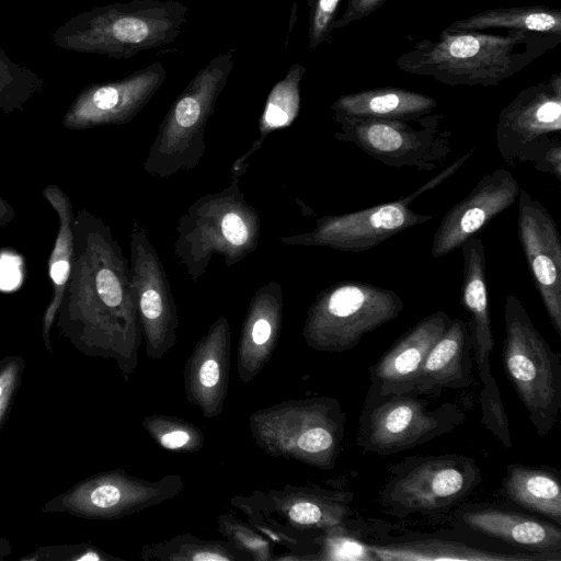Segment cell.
Returning <instances> with one entry per match:
<instances>
[{
	"label": "cell",
	"mask_w": 561,
	"mask_h": 561,
	"mask_svg": "<svg viewBox=\"0 0 561 561\" xmlns=\"http://www.w3.org/2000/svg\"><path fill=\"white\" fill-rule=\"evenodd\" d=\"M561 42V36L506 30H444L437 41L424 39L401 54L403 72L432 77L447 85L494 87L520 72Z\"/></svg>",
	"instance_id": "1"
},
{
	"label": "cell",
	"mask_w": 561,
	"mask_h": 561,
	"mask_svg": "<svg viewBox=\"0 0 561 561\" xmlns=\"http://www.w3.org/2000/svg\"><path fill=\"white\" fill-rule=\"evenodd\" d=\"M188 12L187 5L174 0L114 2L68 19L51 38L67 50L127 59L173 43Z\"/></svg>",
	"instance_id": "2"
},
{
	"label": "cell",
	"mask_w": 561,
	"mask_h": 561,
	"mask_svg": "<svg viewBox=\"0 0 561 561\" xmlns=\"http://www.w3.org/2000/svg\"><path fill=\"white\" fill-rule=\"evenodd\" d=\"M502 360L507 379L540 437L554 427L561 409V356L534 324L514 295L504 304Z\"/></svg>",
	"instance_id": "3"
},
{
	"label": "cell",
	"mask_w": 561,
	"mask_h": 561,
	"mask_svg": "<svg viewBox=\"0 0 561 561\" xmlns=\"http://www.w3.org/2000/svg\"><path fill=\"white\" fill-rule=\"evenodd\" d=\"M419 393L380 394L368 387L358 419L357 446L366 453L389 456L450 433L465 422V412L456 403L431 408Z\"/></svg>",
	"instance_id": "4"
},
{
	"label": "cell",
	"mask_w": 561,
	"mask_h": 561,
	"mask_svg": "<svg viewBox=\"0 0 561 561\" xmlns=\"http://www.w3.org/2000/svg\"><path fill=\"white\" fill-rule=\"evenodd\" d=\"M481 482V470L468 456H411L390 468L379 503L386 513L398 518L438 514L462 501Z\"/></svg>",
	"instance_id": "5"
},
{
	"label": "cell",
	"mask_w": 561,
	"mask_h": 561,
	"mask_svg": "<svg viewBox=\"0 0 561 561\" xmlns=\"http://www.w3.org/2000/svg\"><path fill=\"white\" fill-rule=\"evenodd\" d=\"M443 117L339 119L335 138L354 144L388 167L427 172L440 167L453 151L451 130L439 127Z\"/></svg>",
	"instance_id": "6"
},
{
	"label": "cell",
	"mask_w": 561,
	"mask_h": 561,
	"mask_svg": "<svg viewBox=\"0 0 561 561\" xmlns=\"http://www.w3.org/2000/svg\"><path fill=\"white\" fill-rule=\"evenodd\" d=\"M404 302L393 290L358 280L335 284L317 305V343L329 351L356 347L369 332L394 320Z\"/></svg>",
	"instance_id": "7"
},
{
	"label": "cell",
	"mask_w": 561,
	"mask_h": 561,
	"mask_svg": "<svg viewBox=\"0 0 561 561\" xmlns=\"http://www.w3.org/2000/svg\"><path fill=\"white\" fill-rule=\"evenodd\" d=\"M561 72L523 89L499 114L495 141L511 167L536 163L561 141Z\"/></svg>",
	"instance_id": "8"
},
{
	"label": "cell",
	"mask_w": 561,
	"mask_h": 561,
	"mask_svg": "<svg viewBox=\"0 0 561 561\" xmlns=\"http://www.w3.org/2000/svg\"><path fill=\"white\" fill-rule=\"evenodd\" d=\"M472 152L473 148L408 196L323 219L314 234V242L341 251L364 252L400 232L425 224L434 216L414 211L411 203L454 175Z\"/></svg>",
	"instance_id": "9"
},
{
	"label": "cell",
	"mask_w": 561,
	"mask_h": 561,
	"mask_svg": "<svg viewBox=\"0 0 561 561\" xmlns=\"http://www.w3.org/2000/svg\"><path fill=\"white\" fill-rule=\"evenodd\" d=\"M517 236L534 284L557 334L561 336V239L547 207L520 188Z\"/></svg>",
	"instance_id": "10"
},
{
	"label": "cell",
	"mask_w": 561,
	"mask_h": 561,
	"mask_svg": "<svg viewBox=\"0 0 561 561\" xmlns=\"http://www.w3.org/2000/svg\"><path fill=\"white\" fill-rule=\"evenodd\" d=\"M165 78V67L154 61L123 79L90 84L71 102L61 125L66 129L83 130L129 119Z\"/></svg>",
	"instance_id": "11"
},
{
	"label": "cell",
	"mask_w": 561,
	"mask_h": 561,
	"mask_svg": "<svg viewBox=\"0 0 561 561\" xmlns=\"http://www.w3.org/2000/svg\"><path fill=\"white\" fill-rule=\"evenodd\" d=\"M520 186L506 169L484 174L472 190L442 218L434 233L431 255L440 259L459 249L493 218L516 203Z\"/></svg>",
	"instance_id": "12"
},
{
	"label": "cell",
	"mask_w": 561,
	"mask_h": 561,
	"mask_svg": "<svg viewBox=\"0 0 561 561\" xmlns=\"http://www.w3.org/2000/svg\"><path fill=\"white\" fill-rule=\"evenodd\" d=\"M450 322L449 314L442 310L417 321L368 368L369 388L380 394L415 390L427 354Z\"/></svg>",
	"instance_id": "13"
},
{
	"label": "cell",
	"mask_w": 561,
	"mask_h": 561,
	"mask_svg": "<svg viewBox=\"0 0 561 561\" xmlns=\"http://www.w3.org/2000/svg\"><path fill=\"white\" fill-rule=\"evenodd\" d=\"M465 528L527 551L561 560V529L542 519L492 505H468L456 512Z\"/></svg>",
	"instance_id": "14"
},
{
	"label": "cell",
	"mask_w": 561,
	"mask_h": 561,
	"mask_svg": "<svg viewBox=\"0 0 561 561\" xmlns=\"http://www.w3.org/2000/svg\"><path fill=\"white\" fill-rule=\"evenodd\" d=\"M459 249L463 259L461 305L469 314L467 322L479 377L483 388H495L499 386L490 364L494 337L488 298L484 243L474 236Z\"/></svg>",
	"instance_id": "15"
},
{
	"label": "cell",
	"mask_w": 561,
	"mask_h": 561,
	"mask_svg": "<svg viewBox=\"0 0 561 561\" xmlns=\"http://www.w3.org/2000/svg\"><path fill=\"white\" fill-rule=\"evenodd\" d=\"M473 352L467 320L451 319L447 330L427 354L419 375L415 391L422 394L442 389H463L474 382Z\"/></svg>",
	"instance_id": "16"
},
{
	"label": "cell",
	"mask_w": 561,
	"mask_h": 561,
	"mask_svg": "<svg viewBox=\"0 0 561 561\" xmlns=\"http://www.w3.org/2000/svg\"><path fill=\"white\" fill-rule=\"evenodd\" d=\"M436 106L437 101L430 95L385 87L341 95L331 108L335 121L407 119L432 114Z\"/></svg>",
	"instance_id": "17"
},
{
	"label": "cell",
	"mask_w": 561,
	"mask_h": 561,
	"mask_svg": "<svg viewBox=\"0 0 561 561\" xmlns=\"http://www.w3.org/2000/svg\"><path fill=\"white\" fill-rule=\"evenodd\" d=\"M43 197L55 210L58 229L54 247L48 257V275L51 284V297L43 316L42 333L49 352L50 331L68 282L73 260V206L69 195L57 184H48L42 191Z\"/></svg>",
	"instance_id": "18"
},
{
	"label": "cell",
	"mask_w": 561,
	"mask_h": 561,
	"mask_svg": "<svg viewBox=\"0 0 561 561\" xmlns=\"http://www.w3.org/2000/svg\"><path fill=\"white\" fill-rule=\"evenodd\" d=\"M369 549L375 560L380 561H559L557 558L547 554H507L501 551L471 547L463 542L432 538L386 545L369 543Z\"/></svg>",
	"instance_id": "19"
},
{
	"label": "cell",
	"mask_w": 561,
	"mask_h": 561,
	"mask_svg": "<svg viewBox=\"0 0 561 561\" xmlns=\"http://www.w3.org/2000/svg\"><path fill=\"white\" fill-rule=\"evenodd\" d=\"M503 493L514 504L561 525V482L557 470L522 463L508 465Z\"/></svg>",
	"instance_id": "20"
},
{
	"label": "cell",
	"mask_w": 561,
	"mask_h": 561,
	"mask_svg": "<svg viewBox=\"0 0 561 561\" xmlns=\"http://www.w3.org/2000/svg\"><path fill=\"white\" fill-rule=\"evenodd\" d=\"M446 30H515L561 36V10L547 5L486 9L454 21Z\"/></svg>",
	"instance_id": "21"
},
{
	"label": "cell",
	"mask_w": 561,
	"mask_h": 561,
	"mask_svg": "<svg viewBox=\"0 0 561 561\" xmlns=\"http://www.w3.org/2000/svg\"><path fill=\"white\" fill-rule=\"evenodd\" d=\"M44 87V80L33 69L14 62L0 46V112L22 111Z\"/></svg>",
	"instance_id": "22"
},
{
	"label": "cell",
	"mask_w": 561,
	"mask_h": 561,
	"mask_svg": "<svg viewBox=\"0 0 561 561\" xmlns=\"http://www.w3.org/2000/svg\"><path fill=\"white\" fill-rule=\"evenodd\" d=\"M305 73L306 68L296 62L273 87L263 114L266 126L280 127L295 117L299 108L300 83Z\"/></svg>",
	"instance_id": "23"
},
{
	"label": "cell",
	"mask_w": 561,
	"mask_h": 561,
	"mask_svg": "<svg viewBox=\"0 0 561 561\" xmlns=\"http://www.w3.org/2000/svg\"><path fill=\"white\" fill-rule=\"evenodd\" d=\"M341 0H309L308 45L311 50L330 42Z\"/></svg>",
	"instance_id": "24"
},
{
	"label": "cell",
	"mask_w": 561,
	"mask_h": 561,
	"mask_svg": "<svg viewBox=\"0 0 561 561\" xmlns=\"http://www.w3.org/2000/svg\"><path fill=\"white\" fill-rule=\"evenodd\" d=\"M25 365V359L21 355H8L0 358V432L9 417L14 398L21 387Z\"/></svg>",
	"instance_id": "25"
},
{
	"label": "cell",
	"mask_w": 561,
	"mask_h": 561,
	"mask_svg": "<svg viewBox=\"0 0 561 561\" xmlns=\"http://www.w3.org/2000/svg\"><path fill=\"white\" fill-rule=\"evenodd\" d=\"M482 423L506 448L512 447L508 419L503 405L501 391L481 390Z\"/></svg>",
	"instance_id": "26"
},
{
	"label": "cell",
	"mask_w": 561,
	"mask_h": 561,
	"mask_svg": "<svg viewBox=\"0 0 561 561\" xmlns=\"http://www.w3.org/2000/svg\"><path fill=\"white\" fill-rule=\"evenodd\" d=\"M26 561H90L101 560V556L84 545H47L42 546L31 552L30 556L22 557Z\"/></svg>",
	"instance_id": "27"
},
{
	"label": "cell",
	"mask_w": 561,
	"mask_h": 561,
	"mask_svg": "<svg viewBox=\"0 0 561 561\" xmlns=\"http://www.w3.org/2000/svg\"><path fill=\"white\" fill-rule=\"evenodd\" d=\"M289 517L300 525H317L323 520L329 524L340 525L348 516L333 512H325L321 505L305 501L291 506Z\"/></svg>",
	"instance_id": "28"
},
{
	"label": "cell",
	"mask_w": 561,
	"mask_h": 561,
	"mask_svg": "<svg viewBox=\"0 0 561 561\" xmlns=\"http://www.w3.org/2000/svg\"><path fill=\"white\" fill-rule=\"evenodd\" d=\"M387 0H347L346 7L340 16H336L334 30H342L350 24L360 21L377 9Z\"/></svg>",
	"instance_id": "29"
},
{
	"label": "cell",
	"mask_w": 561,
	"mask_h": 561,
	"mask_svg": "<svg viewBox=\"0 0 561 561\" xmlns=\"http://www.w3.org/2000/svg\"><path fill=\"white\" fill-rule=\"evenodd\" d=\"M331 558L336 560L370 561L375 560L369 543L352 537H342L332 545Z\"/></svg>",
	"instance_id": "30"
},
{
	"label": "cell",
	"mask_w": 561,
	"mask_h": 561,
	"mask_svg": "<svg viewBox=\"0 0 561 561\" xmlns=\"http://www.w3.org/2000/svg\"><path fill=\"white\" fill-rule=\"evenodd\" d=\"M540 172L553 175L558 181L561 180V141L550 147L541 158L533 164Z\"/></svg>",
	"instance_id": "31"
},
{
	"label": "cell",
	"mask_w": 561,
	"mask_h": 561,
	"mask_svg": "<svg viewBox=\"0 0 561 561\" xmlns=\"http://www.w3.org/2000/svg\"><path fill=\"white\" fill-rule=\"evenodd\" d=\"M225 238L234 245L243 244L248 239V229L237 214H227L222 219Z\"/></svg>",
	"instance_id": "32"
},
{
	"label": "cell",
	"mask_w": 561,
	"mask_h": 561,
	"mask_svg": "<svg viewBox=\"0 0 561 561\" xmlns=\"http://www.w3.org/2000/svg\"><path fill=\"white\" fill-rule=\"evenodd\" d=\"M140 307L146 318L157 319L162 310L159 294L153 289L146 290L141 296Z\"/></svg>",
	"instance_id": "33"
},
{
	"label": "cell",
	"mask_w": 561,
	"mask_h": 561,
	"mask_svg": "<svg viewBox=\"0 0 561 561\" xmlns=\"http://www.w3.org/2000/svg\"><path fill=\"white\" fill-rule=\"evenodd\" d=\"M219 380V367L214 359L206 360L199 370V381L204 387H214Z\"/></svg>",
	"instance_id": "34"
},
{
	"label": "cell",
	"mask_w": 561,
	"mask_h": 561,
	"mask_svg": "<svg viewBox=\"0 0 561 561\" xmlns=\"http://www.w3.org/2000/svg\"><path fill=\"white\" fill-rule=\"evenodd\" d=\"M190 439V436L184 431H174L164 434L161 437V444L168 449H175L184 446Z\"/></svg>",
	"instance_id": "35"
},
{
	"label": "cell",
	"mask_w": 561,
	"mask_h": 561,
	"mask_svg": "<svg viewBox=\"0 0 561 561\" xmlns=\"http://www.w3.org/2000/svg\"><path fill=\"white\" fill-rule=\"evenodd\" d=\"M271 334V325L270 323L264 320L260 319L255 322L252 329V339L255 344H263L265 343Z\"/></svg>",
	"instance_id": "36"
},
{
	"label": "cell",
	"mask_w": 561,
	"mask_h": 561,
	"mask_svg": "<svg viewBox=\"0 0 561 561\" xmlns=\"http://www.w3.org/2000/svg\"><path fill=\"white\" fill-rule=\"evenodd\" d=\"M16 216L14 207L0 195V228L10 225Z\"/></svg>",
	"instance_id": "37"
},
{
	"label": "cell",
	"mask_w": 561,
	"mask_h": 561,
	"mask_svg": "<svg viewBox=\"0 0 561 561\" xmlns=\"http://www.w3.org/2000/svg\"><path fill=\"white\" fill-rule=\"evenodd\" d=\"M194 560H228L226 557H221L213 553H201L193 557Z\"/></svg>",
	"instance_id": "38"
}]
</instances>
